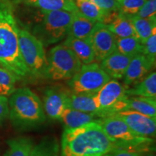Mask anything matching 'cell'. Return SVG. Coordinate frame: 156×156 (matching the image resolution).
Returning a JSON list of instances; mask_svg holds the SVG:
<instances>
[{
    "instance_id": "836d02e7",
    "label": "cell",
    "mask_w": 156,
    "mask_h": 156,
    "mask_svg": "<svg viewBox=\"0 0 156 156\" xmlns=\"http://www.w3.org/2000/svg\"><path fill=\"white\" fill-rule=\"evenodd\" d=\"M103 156H139L136 152L128 150H116Z\"/></svg>"
},
{
    "instance_id": "8992f818",
    "label": "cell",
    "mask_w": 156,
    "mask_h": 156,
    "mask_svg": "<svg viewBox=\"0 0 156 156\" xmlns=\"http://www.w3.org/2000/svg\"><path fill=\"white\" fill-rule=\"evenodd\" d=\"M19 48L30 76L37 79H46V54L44 46L28 30L19 29Z\"/></svg>"
},
{
    "instance_id": "277c9868",
    "label": "cell",
    "mask_w": 156,
    "mask_h": 156,
    "mask_svg": "<svg viewBox=\"0 0 156 156\" xmlns=\"http://www.w3.org/2000/svg\"><path fill=\"white\" fill-rule=\"evenodd\" d=\"M42 20L33 34L45 46L61 41L68 36L73 13L63 10H41Z\"/></svg>"
},
{
    "instance_id": "e0dca14e",
    "label": "cell",
    "mask_w": 156,
    "mask_h": 156,
    "mask_svg": "<svg viewBox=\"0 0 156 156\" xmlns=\"http://www.w3.org/2000/svg\"><path fill=\"white\" fill-rule=\"evenodd\" d=\"M100 119L95 115L87 114L67 107L62 113L59 120L64 124V129H74L88 124L90 122H98Z\"/></svg>"
},
{
    "instance_id": "8fae6325",
    "label": "cell",
    "mask_w": 156,
    "mask_h": 156,
    "mask_svg": "<svg viewBox=\"0 0 156 156\" xmlns=\"http://www.w3.org/2000/svg\"><path fill=\"white\" fill-rule=\"evenodd\" d=\"M113 116L117 117L138 135L154 139L156 135V118H152L132 110L118 112Z\"/></svg>"
},
{
    "instance_id": "d590c367",
    "label": "cell",
    "mask_w": 156,
    "mask_h": 156,
    "mask_svg": "<svg viewBox=\"0 0 156 156\" xmlns=\"http://www.w3.org/2000/svg\"><path fill=\"white\" fill-rule=\"evenodd\" d=\"M12 1L13 2H15V3H25V5H28V4L30 2V0H12Z\"/></svg>"
},
{
    "instance_id": "5b68a950",
    "label": "cell",
    "mask_w": 156,
    "mask_h": 156,
    "mask_svg": "<svg viewBox=\"0 0 156 156\" xmlns=\"http://www.w3.org/2000/svg\"><path fill=\"white\" fill-rule=\"evenodd\" d=\"M46 79L54 81L69 80L83 65L73 51L63 44L51 48L46 56Z\"/></svg>"
},
{
    "instance_id": "d4e9b609",
    "label": "cell",
    "mask_w": 156,
    "mask_h": 156,
    "mask_svg": "<svg viewBox=\"0 0 156 156\" xmlns=\"http://www.w3.org/2000/svg\"><path fill=\"white\" fill-rule=\"evenodd\" d=\"M74 3L84 16L98 23H103L109 13L102 10L90 0H74Z\"/></svg>"
},
{
    "instance_id": "30bf717a",
    "label": "cell",
    "mask_w": 156,
    "mask_h": 156,
    "mask_svg": "<svg viewBox=\"0 0 156 156\" xmlns=\"http://www.w3.org/2000/svg\"><path fill=\"white\" fill-rule=\"evenodd\" d=\"M95 54V59L101 62L116 50V36L106 25L97 23L87 39Z\"/></svg>"
},
{
    "instance_id": "603a6c76",
    "label": "cell",
    "mask_w": 156,
    "mask_h": 156,
    "mask_svg": "<svg viewBox=\"0 0 156 156\" xmlns=\"http://www.w3.org/2000/svg\"><path fill=\"white\" fill-rule=\"evenodd\" d=\"M28 5L44 11L63 10L73 13L78 11L72 0H30Z\"/></svg>"
},
{
    "instance_id": "44dd1931",
    "label": "cell",
    "mask_w": 156,
    "mask_h": 156,
    "mask_svg": "<svg viewBox=\"0 0 156 156\" xmlns=\"http://www.w3.org/2000/svg\"><path fill=\"white\" fill-rule=\"evenodd\" d=\"M133 26L136 37L143 44L145 41L156 30V18L146 19L135 15H126Z\"/></svg>"
},
{
    "instance_id": "2e32d148",
    "label": "cell",
    "mask_w": 156,
    "mask_h": 156,
    "mask_svg": "<svg viewBox=\"0 0 156 156\" xmlns=\"http://www.w3.org/2000/svg\"><path fill=\"white\" fill-rule=\"evenodd\" d=\"M98 22L85 17L79 10L73 13L68 36L87 41L93 28Z\"/></svg>"
},
{
    "instance_id": "f1b7e54d",
    "label": "cell",
    "mask_w": 156,
    "mask_h": 156,
    "mask_svg": "<svg viewBox=\"0 0 156 156\" xmlns=\"http://www.w3.org/2000/svg\"><path fill=\"white\" fill-rule=\"evenodd\" d=\"M119 5V12L124 15H135L146 0H116Z\"/></svg>"
},
{
    "instance_id": "6da1fadb",
    "label": "cell",
    "mask_w": 156,
    "mask_h": 156,
    "mask_svg": "<svg viewBox=\"0 0 156 156\" xmlns=\"http://www.w3.org/2000/svg\"><path fill=\"white\" fill-rule=\"evenodd\" d=\"M116 150L125 149L111 139L96 122L64 129L62 135L61 156H103Z\"/></svg>"
},
{
    "instance_id": "ffe728a7",
    "label": "cell",
    "mask_w": 156,
    "mask_h": 156,
    "mask_svg": "<svg viewBox=\"0 0 156 156\" xmlns=\"http://www.w3.org/2000/svg\"><path fill=\"white\" fill-rule=\"evenodd\" d=\"M126 110L134 111L152 118H156V98L128 96L126 99Z\"/></svg>"
},
{
    "instance_id": "7c38bea8",
    "label": "cell",
    "mask_w": 156,
    "mask_h": 156,
    "mask_svg": "<svg viewBox=\"0 0 156 156\" xmlns=\"http://www.w3.org/2000/svg\"><path fill=\"white\" fill-rule=\"evenodd\" d=\"M69 90L61 87H48L45 90L42 104L46 116L51 120H59L62 113L68 107Z\"/></svg>"
},
{
    "instance_id": "ba28073f",
    "label": "cell",
    "mask_w": 156,
    "mask_h": 156,
    "mask_svg": "<svg viewBox=\"0 0 156 156\" xmlns=\"http://www.w3.org/2000/svg\"><path fill=\"white\" fill-rule=\"evenodd\" d=\"M128 87L116 80L111 79L95 93L98 119L113 116L126 110V89Z\"/></svg>"
},
{
    "instance_id": "4fadbf2b",
    "label": "cell",
    "mask_w": 156,
    "mask_h": 156,
    "mask_svg": "<svg viewBox=\"0 0 156 156\" xmlns=\"http://www.w3.org/2000/svg\"><path fill=\"white\" fill-rule=\"evenodd\" d=\"M155 67L142 54L135 55L131 58L124 74V85L127 87L142 80Z\"/></svg>"
},
{
    "instance_id": "1f68e13d",
    "label": "cell",
    "mask_w": 156,
    "mask_h": 156,
    "mask_svg": "<svg viewBox=\"0 0 156 156\" xmlns=\"http://www.w3.org/2000/svg\"><path fill=\"white\" fill-rule=\"evenodd\" d=\"M106 12H119V5L116 0H90Z\"/></svg>"
},
{
    "instance_id": "7402d4cb",
    "label": "cell",
    "mask_w": 156,
    "mask_h": 156,
    "mask_svg": "<svg viewBox=\"0 0 156 156\" xmlns=\"http://www.w3.org/2000/svg\"><path fill=\"white\" fill-rule=\"evenodd\" d=\"M8 148L5 156H29L35 145L34 140L29 136H17L7 142Z\"/></svg>"
},
{
    "instance_id": "d6a6232c",
    "label": "cell",
    "mask_w": 156,
    "mask_h": 156,
    "mask_svg": "<svg viewBox=\"0 0 156 156\" xmlns=\"http://www.w3.org/2000/svg\"><path fill=\"white\" fill-rule=\"evenodd\" d=\"M9 116V101L7 96L0 95V124Z\"/></svg>"
},
{
    "instance_id": "3957f363",
    "label": "cell",
    "mask_w": 156,
    "mask_h": 156,
    "mask_svg": "<svg viewBox=\"0 0 156 156\" xmlns=\"http://www.w3.org/2000/svg\"><path fill=\"white\" fill-rule=\"evenodd\" d=\"M8 101L9 119L17 129H33L46 122L42 101L28 87L15 90Z\"/></svg>"
},
{
    "instance_id": "5bb4252c",
    "label": "cell",
    "mask_w": 156,
    "mask_h": 156,
    "mask_svg": "<svg viewBox=\"0 0 156 156\" xmlns=\"http://www.w3.org/2000/svg\"><path fill=\"white\" fill-rule=\"evenodd\" d=\"M132 58L115 51L101 62L100 66L112 79L120 80L124 77Z\"/></svg>"
},
{
    "instance_id": "f546056e",
    "label": "cell",
    "mask_w": 156,
    "mask_h": 156,
    "mask_svg": "<svg viewBox=\"0 0 156 156\" xmlns=\"http://www.w3.org/2000/svg\"><path fill=\"white\" fill-rule=\"evenodd\" d=\"M142 54L151 62L152 64L155 65L156 60V30L142 44Z\"/></svg>"
},
{
    "instance_id": "4dcf8cb0",
    "label": "cell",
    "mask_w": 156,
    "mask_h": 156,
    "mask_svg": "<svg viewBox=\"0 0 156 156\" xmlns=\"http://www.w3.org/2000/svg\"><path fill=\"white\" fill-rule=\"evenodd\" d=\"M135 16L141 18H156V0H146Z\"/></svg>"
},
{
    "instance_id": "cb8c5ba5",
    "label": "cell",
    "mask_w": 156,
    "mask_h": 156,
    "mask_svg": "<svg viewBox=\"0 0 156 156\" xmlns=\"http://www.w3.org/2000/svg\"><path fill=\"white\" fill-rule=\"evenodd\" d=\"M60 145L54 136H46L35 145L29 156H59Z\"/></svg>"
},
{
    "instance_id": "e575fe53",
    "label": "cell",
    "mask_w": 156,
    "mask_h": 156,
    "mask_svg": "<svg viewBox=\"0 0 156 156\" xmlns=\"http://www.w3.org/2000/svg\"><path fill=\"white\" fill-rule=\"evenodd\" d=\"M139 156H156L155 155V145H153L143 148L136 152Z\"/></svg>"
},
{
    "instance_id": "9c48e42d",
    "label": "cell",
    "mask_w": 156,
    "mask_h": 156,
    "mask_svg": "<svg viewBox=\"0 0 156 156\" xmlns=\"http://www.w3.org/2000/svg\"><path fill=\"white\" fill-rule=\"evenodd\" d=\"M112 79L100 64H83L73 78L68 80V86L72 93L76 94H93Z\"/></svg>"
},
{
    "instance_id": "ac0fdd59",
    "label": "cell",
    "mask_w": 156,
    "mask_h": 156,
    "mask_svg": "<svg viewBox=\"0 0 156 156\" xmlns=\"http://www.w3.org/2000/svg\"><path fill=\"white\" fill-rule=\"evenodd\" d=\"M68 107L87 114H93L95 116L98 111L95 101V93L76 94L69 90L68 95Z\"/></svg>"
},
{
    "instance_id": "8d00e7d4",
    "label": "cell",
    "mask_w": 156,
    "mask_h": 156,
    "mask_svg": "<svg viewBox=\"0 0 156 156\" xmlns=\"http://www.w3.org/2000/svg\"><path fill=\"white\" fill-rule=\"evenodd\" d=\"M72 1H73V2H74V0H72Z\"/></svg>"
},
{
    "instance_id": "9a60e30c",
    "label": "cell",
    "mask_w": 156,
    "mask_h": 156,
    "mask_svg": "<svg viewBox=\"0 0 156 156\" xmlns=\"http://www.w3.org/2000/svg\"><path fill=\"white\" fill-rule=\"evenodd\" d=\"M76 54L82 64H87L95 62V54L87 41L67 36L63 44Z\"/></svg>"
},
{
    "instance_id": "4316f807",
    "label": "cell",
    "mask_w": 156,
    "mask_h": 156,
    "mask_svg": "<svg viewBox=\"0 0 156 156\" xmlns=\"http://www.w3.org/2000/svg\"><path fill=\"white\" fill-rule=\"evenodd\" d=\"M116 48L117 51L124 55L133 57L142 54V44L136 36L119 38L116 36Z\"/></svg>"
},
{
    "instance_id": "d6986e66",
    "label": "cell",
    "mask_w": 156,
    "mask_h": 156,
    "mask_svg": "<svg viewBox=\"0 0 156 156\" xmlns=\"http://www.w3.org/2000/svg\"><path fill=\"white\" fill-rule=\"evenodd\" d=\"M128 96H141L156 98V73L152 72L142 80L126 89Z\"/></svg>"
},
{
    "instance_id": "7a4b0ae2",
    "label": "cell",
    "mask_w": 156,
    "mask_h": 156,
    "mask_svg": "<svg viewBox=\"0 0 156 156\" xmlns=\"http://www.w3.org/2000/svg\"><path fill=\"white\" fill-rule=\"evenodd\" d=\"M19 28L9 0H0V67L17 78L30 76L19 48Z\"/></svg>"
},
{
    "instance_id": "83f0119b",
    "label": "cell",
    "mask_w": 156,
    "mask_h": 156,
    "mask_svg": "<svg viewBox=\"0 0 156 156\" xmlns=\"http://www.w3.org/2000/svg\"><path fill=\"white\" fill-rule=\"evenodd\" d=\"M17 78L9 70L0 67V95L9 96L15 90Z\"/></svg>"
},
{
    "instance_id": "484cf974",
    "label": "cell",
    "mask_w": 156,
    "mask_h": 156,
    "mask_svg": "<svg viewBox=\"0 0 156 156\" xmlns=\"http://www.w3.org/2000/svg\"><path fill=\"white\" fill-rule=\"evenodd\" d=\"M106 26L115 36L119 38L136 36L134 28L129 20L126 15L121 13Z\"/></svg>"
},
{
    "instance_id": "52a82bcc",
    "label": "cell",
    "mask_w": 156,
    "mask_h": 156,
    "mask_svg": "<svg viewBox=\"0 0 156 156\" xmlns=\"http://www.w3.org/2000/svg\"><path fill=\"white\" fill-rule=\"evenodd\" d=\"M97 122L111 139L125 150L138 152L148 146L155 145L154 139L138 135L124 121L117 117L100 119Z\"/></svg>"
}]
</instances>
